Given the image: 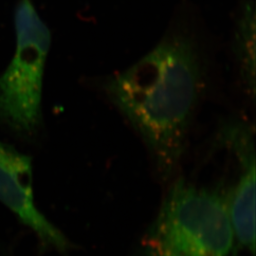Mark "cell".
<instances>
[{
  "label": "cell",
  "mask_w": 256,
  "mask_h": 256,
  "mask_svg": "<svg viewBox=\"0 0 256 256\" xmlns=\"http://www.w3.org/2000/svg\"><path fill=\"white\" fill-rule=\"evenodd\" d=\"M16 48L0 76V118L24 133L41 122V101L52 36L30 0H20L14 14Z\"/></svg>",
  "instance_id": "obj_3"
},
{
  "label": "cell",
  "mask_w": 256,
  "mask_h": 256,
  "mask_svg": "<svg viewBox=\"0 0 256 256\" xmlns=\"http://www.w3.org/2000/svg\"><path fill=\"white\" fill-rule=\"evenodd\" d=\"M224 137L238 156L242 171L224 196L236 246L256 252V154L250 131L242 126L228 128Z\"/></svg>",
  "instance_id": "obj_5"
},
{
  "label": "cell",
  "mask_w": 256,
  "mask_h": 256,
  "mask_svg": "<svg viewBox=\"0 0 256 256\" xmlns=\"http://www.w3.org/2000/svg\"><path fill=\"white\" fill-rule=\"evenodd\" d=\"M236 241L224 196L178 180L142 241L144 256H230Z\"/></svg>",
  "instance_id": "obj_2"
},
{
  "label": "cell",
  "mask_w": 256,
  "mask_h": 256,
  "mask_svg": "<svg viewBox=\"0 0 256 256\" xmlns=\"http://www.w3.org/2000/svg\"><path fill=\"white\" fill-rule=\"evenodd\" d=\"M236 54L243 77L254 90L256 75V9L248 2L241 10L236 28Z\"/></svg>",
  "instance_id": "obj_6"
},
{
  "label": "cell",
  "mask_w": 256,
  "mask_h": 256,
  "mask_svg": "<svg viewBox=\"0 0 256 256\" xmlns=\"http://www.w3.org/2000/svg\"><path fill=\"white\" fill-rule=\"evenodd\" d=\"M0 202L18 216L46 246L66 252L68 241L38 210L32 194L30 156L0 142Z\"/></svg>",
  "instance_id": "obj_4"
},
{
  "label": "cell",
  "mask_w": 256,
  "mask_h": 256,
  "mask_svg": "<svg viewBox=\"0 0 256 256\" xmlns=\"http://www.w3.org/2000/svg\"><path fill=\"white\" fill-rule=\"evenodd\" d=\"M202 84L198 54L182 36L164 39L106 82V93L146 144L164 180L182 158Z\"/></svg>",
  "instance_id": "obj_1"
}]
</instances>
